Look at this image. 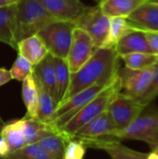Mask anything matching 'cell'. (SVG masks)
Wrapping results in <instances>:
<instances>
[{
  "label": "cell",
  "instance_id": "cell-1",
  "mask_svg": "<svg viewBox=\"0 0 158 159\" xmlns=\"http://www.w3.org/2000/svg\"><path fill=\"white\" fill-rule=\"evenodd\" d=\"M119 59L115 48H97L77 72L71 74L68 89L61 103L91 86L113 83L118 76Z\"/></svg>",
  "mask_w": 158,
  "mask_h": 159
},
{
  "label": "cell",
  "instance_id": "cell-2",
  "mask_svg": "<svg viewBox=\"0 0 158 159\" xmlns=\"http://www.w3.org/2000/svg\"><path fill=\"white\" fill-rule=\"evenodd\" d=\"M121 91V81L119 76L105 88L100 94H98L91 102L86 104L80 109L64 126L59 129V130L71 139V137L84 125L88 123L90 120L106 111L110 102Z\"/></svg>",
  "mask_w": 158,
  "mask_h": 159
},
{
  "label": "cell",
  "instance_id": "cell-3",
  "mask_svg": "<svg viewBox=\"0 0 158 159\" xmlns=\"http://www.w3.org/2000/svg\"><path fill=\"white\" fill-rule=\"evenodd\" d=\"M56 20H58L35 0H20L17 4V44L22 39L37 34Z\"/></svg>",
  "mask_w": 158,
  "mask_h": 159
},
{
  "label": "cell",
  "instance_id": "cell-4",
  "mask_svg": "<svg viewBox=\"0 0 158 159\" xmlns=\"http://www.w3.org/2000/svg\"><path fill=\"white\" fill-rule=\"evenodd\" d=\"M74 28V21L56 20L41 30L37 35L52 57L66 61Z\"/></svg>",
  "mask_w": 158,
  "mask_h": 159
},
{
  "label": "cell",
  "instance_id": "cell-5",
  "mask_svg": "<svg viewBox=\"0 0 158 159\" xmlns=\"http://www.w3.org/2000/svg\"><path fill=\"white\" fill-rule=\"evenodd\" d=\"M112 137L118 141L136 140L149 144L154 149L158 145V111L143 112L127 128L115 130Z\"/></svg>",
  "mask_w": 158,
  "mask_h": 159
},
{
  "label": "cell",
  "instance_id": "cell-6",
  "mask_svg": "<svg viewBox=\"0 0 158 159\" xmlns=\"http://www.w3.org/2000/svg\"><path fill=\"white\" fill-rule=\"evenodd\" d=\"M74 23L75 27L81 28L91 37L97 48H106L110 30V17L102 12L99 5L86 7Z\"/></svg>",
  "mask_w": 158,
  "mask_h": 159
},
{
  "label": "cell",
  "instance_id": "cell-7",
  "mask_svg": "<svg viewBox=\"0 0 158 159\" xmlns=\"http://www.w3.org/2000/svg\"><path fill=\"white\" fill-rule=\"evenodd\" d=\"M108 86L109 85L105 86L97 84L78 92L67 101L59 104L56 111L53 113L47 122L59 129L60 128L64 126L80 109H82L86 104L91 102Z\"/></svg>",
  "mask_w": 158,
  "mask_h": 159
},
{
  "label": "cell",
  "instance_id": "cell-8",
  "mask_svg": "<svg viewBox=\"0 0 158 159\" xmlns=\"http://www.w3.org/2000/svg\"><path fill=\"white\" fill-rule=\"evenodd\" d=\"M146 107L139 99L131 98L120 91L110 102L107 112L116 130H121L132 123Z\"/></svg>",
  "mask_w": 158,
  "mask_h": 159
},
{
  "label": "cell",
  "instance_id": "cell-9",
  "mask_svg": "<svg viewBox=\"0 0 158 159\" xmlns=\"http://www.w3.org/2000/svg\"><path fill=\"white\" fill-rule=\"evenodd\" d=\"M97 48L91 37L81 28L75 27L73 32L72 44L66 58L71 74L77 72L94 54Z\"/></svg>",
  "mask_w": 158,
  "mask_h": 159
},
{
  "label": "cell",
  "instance_id": "cell-10",
  "mask_svg": "<svg viewBox=\"0 0 158 159\" xmlns=\"http://www.w3.org/2000/svg\"><path fill=\"white\" fill-rule=\"evenodd\" d=\"M154 75V67L143 70L119 69L121 92L134 99H140L148 89Z\"/></svg>",
  "mask_w": 158,
  "mask_h": 159
},
{
  "label": "cell",
  "instance_id": "cell-11",
  "mask_svg": "<svg viewBox=\"0 0 158 159\" xmlns=\"http://www.w3.org/2000/svg\"><path fill=\"white\" fill-rule=\"evenodd\" d=\"M116 130L107 110L80 128L71 138L80 140L84 144L104 137H112Z\"/></svg>",
  "mask_w": 158,
  "mask_h": 159
},
{
  "label": "cell",
  "instance_id": "cell-12",
  "mask_svg": "<svg viewBox=\"0 0 158 159\" xmlns=\"http://www.w3.org/2000/svg\"><path fill=\"white\" fill-rule=\"evenodd\" d=\"M58 20L74 21L87 7L80 0H35Z\"/></svg>",
  "mask_w": 158,
  "mask_h": 159
},
{
  "label": "cell",
  "instance_id": "cell-13",
  "mask_svg": "<svg viewBox=\"0 0 158 159\" xmlns=\"http://www.w3.org/2000/svg\"><path fill=\"white\" fill-rule=\"evenodd\" d=\"M127 19L134 30L158 32V2H146Z\"/></svg>",
  "mask_w": 158,
  "mask_h": 159
},
{
  "label": "cell",
  "instance_id": "cell-14",
  "mask_svg": "<svg viewBox=\"0 0 158 159\" xmlns=\"http://www.w3.org/2000/svg\"><path fill=\"white\" fill-rule=\"evenodd\" d=\"M34 75L59 105L58 89L53 66V57L48 53L38 64L34 66Z\"/></svg>",
  "mask_w": 158,
  "mask_h": 159
},
{
  "label": "cell",
  "instance_id": "cell-15",
  "mask_svg": "<svg viewBox=\"0 0 158 159\" xmlns=\"http://www.w3.org/2000/svg\"><path fill=\"white\" fill-rule=\"evenodd\" d=\"M20 120L26 144L34 143L47 136L61 133V131L56 127L48 122H44L26 116L22 117Z\"/></svg>",
  "mask_w": 158,
  "mask_h": 159
},
{
  "label": "cell",
  "instance_id": "cell-16",
  "mask_svg": "<svg viewBox=\"0 0 158 159\" xmlns=\"http://www.w3.org/2000/svg\"><path fill=\"white\" fill-rule=\"evenodd\" d=\"M17 4L0 7V42L17 49Z\"/></svg>",
  "mask_w": 158,
  "mask_h": 159
},
{
  "label": "cell",
  "instance_id": "cell-17",
  "mask_svg": "<svg viewBox=\"0 0 158 159\" xmlns=\"http://www.w3.org/2000/svg\"><path fill=\"white\" fill-rule=\"evenodd\" d=\"M17 50L19 55L25 58L34 66L38 64L48 54L46 46L37 34L18 42Z\"/></svg>",
  "mask_w": 158,
  "mask_h": 159
},
{
  "label": "cell",
  "instance_id": "cell-18",
  "mask_svg": "<svg viewBox=\"0 0 158 159\" xmlns=\"http://www.w3.org/2000/svg\"><path fill=\"white\" fill-rule=\"evenodd\" d=\"M115 49L119 57L135 52L152 53L144 32L139 30H134L118 41L115 46Z\"/></svg>",
  "mask_w": 158,
  "mask_h": 159
},
{
  "label": "cell",
  "instance_id": "cell-19",
  "mask_svg": "<svg viewBox=\"0 0 158 159\" xmlns=\"http://www.w3.org/2000/svg\"><path fill=\"white\" fill-rule=\"evenodd\" d=\"M152 0H101L99 7L108 17L128 18L142 5Z\"/></svg>",
  "mask_w": 158,
  "mask_h": 159
},
{
  "label": "cell",
  "instance_id": "cell-20",
  "mask_svg": "<svg viewBox=\"0 0 158 159\" xmlns=\"http://www.w3.org/2000/svg\"><path fill=\"white\" fill-rule=\"evenodd\" d=\"M21 97L27 109L26 117L37 119L38 111V92L34 74L30 75L22 81Z\"/></svg>",
  "mask_w": 158,
  "mask_h": 159
},
{
  "label": "cell",
  "instance_id": "cell-21",
  "mask_svg": "<svg viewBox=\"0 0 158 159\" xmlns=\"http://www.w3.org/2000/svg\"><path fill=\"white\" fill-rule=\"evenodd\" d=\"M0 136L7 142L10 153L23 147L26 143L21 128V120H12L4 125Z\"/></svg>",
  "mask_w": 158,
  "mask_h": 159
},
{
  "label": "cell",
  "instance_id": "cell-22",
  "mask_svg": "<svg viewBox=\"0 0 158 159\" xmlns=\"http://www.w3.org/2000/svg\"><path fill=\"white\" fill-rule=\"evenodd\" d=\"M101 149L106 151L112 159H147L148 157V154L130 149L117 140L105 142L101 146Z\"/></svg>",
  "mask_w": 158,
  "mask_h": 159
},
{
  "label": "cell",
  "instance_id": "cell-23",
  "mask_svg": "<svg viewBox=\"0 0 158 159\" xmlns=\"http://www.w3.org/2000/svg\"><path fill=\"white\" fill-rule=\"evenodd\" d=\"M34 80L36 83L37 92H38L37 119L40 121L47 122L50 119L53 113L56 111L58 107V103L53 100V98L49 95V93L43 88V86L40 84V82L35 76H34Z\"/></svg>",
  "mask_w": 158,
  "mask_h": 159
},
{
  "label": "cell",
  "instance_id": "cell-24",
  "mask_svg": "<svg viewBox=\"0 0 158 159\" xmlns=\"http://www.w3.org/2000/svg\"><path fill=\"white\" fill-rule=\"evenodd\" d=\"M70 139L61 132L56 135L47 136L39 140L36 143L54 159H63L64 149Z\"/></svg>",
  "mask_w": 158,
  "mask_h": 159
},
{
  "label": "cell",
  "instance_id": "cell-25",
  "mask_svg": "<svg viewBox=\"0 0 158 159\" xmlns=\"http://www.w3.org/2000/svg\"><path fill=\"white\" fill-rule=\"evenodd\" d=\"M125 67L131 70H143L154 67L158 62V55L154 53L135 52L120 56Z\"/></svg>",
  "mask_w": 158,
  "mask_h": 159
},
{
  "label": "cell",
  "instance_id": "cell-26",
  "mask_svg": "<svg viewBox=\"0 0 158 159\" xmlns=\"http://www.w3.org/2000/svg\"><path fill=\"white\" fill-rule=\"evenodd\" d=\"M129 20L123 17H111L110 18V30L109 37L106 48H115L118 41H120L127 34L133 32Z\"/></svg>",
  "mask_w": 158,
  "mask_h": 159
},
{
  "label": "cell",
  "instance_id": "cell-27",
  "mask_svg": "<svg viewBox=\"0 0 158 159\" xmlns=\"http://www.w3.org/2000/svg\"><path fill=\"white\" fill-rule=\"evenodd\" d=\"M53 66L58 89V97H59V104L64 98L66 91L68 89L70 84L71 73L69 71L67 62L65 60L53 57Z\"/></svg>",
  "mask_w": 158,
  "mask_h": 159
},
{
  "label": "cell",
  "instance_id": "cell-28",
  "mask_svg": "<svg viewBox=\"0 0 158 159\" xmlns=\"http://www.w3.org/2000/svg\"><path fill=\"white\" fill-rule=\"evenodd\" d=\"M4 159H54L36 143L25 144L23 147L9 153Z\"/></svg>",
  "mask_w": 158,
  "mask_h": 159
},
{
  "label": "cell",
  "instance_id": "cell-29",
  "mask_svg": "<svg viewBox=\"0 0 158 159\" xmlns=\"http://www.w3.org/2000/svg\"><path fill=\"white\" fill-rule=\"evenodd\" d=\"M9 71L12 79L22 82L25 78L34 73V65L31 64L25 58L18 54V57L16 58Z\"/></svg>",
  "mask_w": 158,
  "mask_h": 159
},
{
  "label": "cell",
  "instance_id": "cell-30",
  "mask_svg": "<svg viewBox=\"0 0 158 159\" xmlns=\"http://www.w3.org/2000/svg\"><path fill=\"white\" fill-rule=\"evenodd\" d=\"M87 146L80 140L71 138L64 149L63 159H84Z\"/></svg>",
  "mask_w": 158,
  "mask_h": 159
},
{
  "label": "cell",
  "instance_id": "cell-31",
  "mask_svg": "<svg viewBox=\"0 0 158 159\" xmlns=\"http://www.w3.org/2000/svg\"><path fill=\"white\" fill-rule=\"evenodd\" d=\"M158 96V62L154 66V75L152 82L145 93L139 99L144 105L148 106Z\"/></svg>",
  "mask_w": 158,
  "mask_h": 159
},
{
  "label": "cell",
  "instance_id": "cell-32",
  "mask_svg": "<svg viewBox=\"0 0 158 159\" xmlns=\"http://www.w3.org/2000/svg\"><path fill=\"white\" fill-rule=\"evenodd\" d=\"M144 34L152 53L158 55V32L144 31Z\"/></svg>",
  "mask_w": 158,
  "mask_h": 159
},
{
  "label": "cell",
  "instance_id": "cell-33",
  "mask_svg": "<svg viewBox=\"0 0 158 159\" xmlns=\"http://www.w3.org/2000/svg\"><path fill=\"white\" fill-rule=\"evenodd\" d=\"M12 80L10 71L5 68H0V87Z\"/></svg>",
  "mask_w": 158,
  "mask_h": 159
},
{
  "label": "cell",
  "instance_id": "cell-34",
  "mask_svg": "<svg viewBox=\"0 0 158 159\" xmlns=\"http://www.w3.org/2000/svg\"><path fill=\"white\" fill-rule=\"evenodd\" d=\"M10 153V149L7 142L0 136V159H4Z\"/></svg>",
  "mask_w": 158,
  "mask_h": 159
},
{
  "label": "cell",
  "instance_id": "cell-35",
  "mask_svg": "<svg viewBox=\"0 0 158 159\" xmlns=\"http://www.w3.org/2000/svg\"><path fill=\"white\" fill-rule=\"evenodd\" d=\"M20 0H0V7H7L11 5H16L19 3Z\"/></svg>",
  "mask_w": 158,
  "mask_h": 159
},
{
  "label": "cell",
  "instance_id": "cell-36",
  "mask_svg": "<svg viewBox=\"0 0 158 159\" xmlns=\"http://www.w3.org/2000/svg\"><path fill=\"white\" fill-rule=\"evenodd\" d=\"M147 159H158V156L156 154V153L152 152L151 154H149V155H148Z\"/></svg>",
  "mask_w": 158,
  "mask_h": 159
},
{
  "label": "cell",
  "instance_id": "cell-37",
  "mask_svg": "<svg viewBox=\"0 0 158 159\" xmlns=\"http://www.w3.org/2000/svg\"><path fill=\"white\" fill-rule=\"evenodd\" d=\"M4 125H5V122L3 121V119L1 118V116H0V133H1V130H2V129H3Z\"/></svg>",
  "mask_w": 158,
  "mask_h": 159
},
{
  "label": "cell",
  "instance_id": "cell-38",
  "mask_svg": "<svg viewBox=\"0 0 158 159\" xmlns=\"http://www.w3.org/2000/svg\"><path fill=\"white\" fill-rule=\"evenodd\" d=\"M152 152L156 153V155H157V156H158V145H157V146H156V147H155V148L153 149V151H152Z\"/></svg>",
  "mask_w": 158,
  "mask_h": 159
},
{
  "label": "cell",
  "instance_id": "cell-39",
  "mask_svg": "<svg viewBox=\"0 0 158 159\" xmlns=\"http://www.w3.org/2000/svg\"><path fill=\"white\" fill-rule=\"evenodd\" d=\"M100 1H101V0H100Z\"/></svg>",
  "mask_w": 158,
  "mask_h": 159
}]
</instances>
